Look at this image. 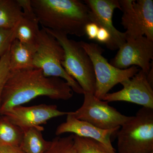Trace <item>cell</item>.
Here are the masks:
<instances>
[{"label": "cell", "mask_w": 153, "mask_h": 153, "mask_svg": "<svg viewBox=\"0 0 153 153\" xmlns=\"http://www.w3.org/2000/svg\"><path fill=\"white\" fill-rule=\"evenodd\" d=\"M68 113L57 109V105L41 104L31 106L14 107L2 115L23 130L41 126L52 119L67 115Z\"/></svg>", "instance_id": "obj_12"}, {"label": "cell", "mask_w": 153, "mask_h": 153, "mask_svg": "<svg viewBox=\"0 0 153 153\" xmlns=\"http://www.w3.org/2000/svg\"><path fill=\"white\" fill-rule=\"evenodd\" d=\"M110 39V34L108 31L104 28L99 27L96 40L100 43L105 44L106 46L109 43Z\"/></svg>", "instance_id": "obj_24"}, {"label": "cell", "mask_w": 153, "mask_h": 153, "mask_svg": "<svg viewBox=\"0 0 153 153\" xmlns=\"http://www.w3.org/2000/svg\"><path fill=\"white\" fill-rule=\"evenodd\" d=\"M82 105L70 114L79 120L89 123L97 127L108 130L120 127L131 117L120 113L108 102L97 98L94 94L84 92Z\"/></svg>", "instance_id": "obj_8"}, {"label": "cell", "mask_w": 153, "mask_h": 153, "mask_svg": "<svg viewBox=\"0 0 153 153\" xmlns=\"http://www.w3.org/2000/svg\"><path fill=\"white\" fill-rule=\"evenodd\" d=\"M99 27L92 22L88 23L85 27V33L90 40H96Z\"/></svg>", "instance_id": "obj_23"}, {"label": "cell", "mask_w": 153, "mask_h": 153, "mask_svg": "<svg viewBox=\"0 0 153 153\" xmlns=\"http://www.w3.org/2000/svg\"><path fill=\"white\" fill-rule=\"evenodd\" d=\"M14 39L13 29H0V57L8 51Z\"/></svg>", "instance_id": "obj_22"}, {"label": "cell", "mask_w": 153, "mask_h": 153, "mask_svg": "<svg viewBox=\"0 0 153 153\" xmlns=\"http://www.w3.org/2000/svg\"><path fill=\"white\" fill-rule=\"evenodd\" d=\"M35 51L17 39H14L9 51L10 71L34 68L33 55Z\"/></svg>", "instance_id": "obj_15"}, {"label": "cell", "mask_w": 153, "mask_h": 153, "mask_svg": "<svg viewBox=\"0 0 153 153\" xmlns=\"http://www.w3.org/2000/svg\"><path fill=\"white\" fill-rule=\"evenodd\" d=\"M117 131L119 153L153 152V109L142 107Z\"/></svg>", "instance_id": "obj_3"}, {"label": "cell", "mask_w": 153, "mask_h": 153, "mask_svg": "<svg viewBox=\"0 0 153 153\" xmlns=\"http://www.w3.org/2000/svg\"><path fill=\"white\" fill-rule=\"evenodd\" d=\"M74 143L76 153H116L93 139L74 135Z\"/></svg>", "instance_id": "obj_19"}, {"label": "cell", "mask_w": 153, "mask_h": 153, "mask_svg": "<svg viewBox=\"0 0 153 153\" xmlns=\"http://www.w3.org/2000/svg\"><path fill=\"white\" fill-rule=\"evenodd\" d=\"M74 135L57 136L51 141L49 149L44 153H76L74 143Z\"/></svg>", "instance_id": "obj_20"}, {"label": "cell", "mask_w": 153, "mask_h": 153, "mask_svg": "<svg viewBox=\"0 0 153 153\" xmlns=\"http://www.w3.org/2000/svg\"><path fill=\"white\" fill-rule=\"evenodd\" d=\"M120 128L108 130L98 128L89 123L77 119L69 111L66 121L57 126L55 134L59 136L62 134L71 133L78 136L93 139L102 143L110 149L115 150L111 143V137Z\"/></svg>", "instance_id": "obj_13"}, {"label": "cell", "mask_w": 153, "mask_h": 153, "mask_svg": "<svg viewBox=\"0 0 153 153\" xmlns=\"http://www.w3.org/2000/svg\"><path fill=\"white\" fill-rule=\"evenodd\" d=\"M23 13L18 0H0V29H13Z\"/></svg>", "instance_id": "obj_17"}, {"label": "cell", "mask_w": 153, "mask_h": 153, "mask_svg": "<svg viewBox=\"0 0 153 153\" xmlns=\"http://www.w3.org/2000/svg\"><path fill=\"white\" fill-rule=\"evenodd\" d=\"M126 40L145 36L153 41L152 0H120Z\"/></svg>", "instance_id": "obj_7"}, {"label": "cell", "mask_w": 153, "mask_h": 153, "mask_svg": "<svg viewBox=\"0 0 153 153\" xmlns=\"http://www.w3.org/2000/svg\"><path fill=\"white\" fill-rule=\"evenodd\" d=\"M0 153H24L20 147L0 144Z\"/></svg>", "instance_id": "obj_25"}, {"label": "cell", "mask_w": 153, "mask_h": 153, "mask_svg": "<svg viewBox=\"0 0 153 153\" xmlns=\"http://www.w3.org/2000/svg\"><path fill=\"white\" fill-rule=\"evenodd\" d=\"M9 51L10 49L1 57H0V107L4 88L10 72Z\"/></svg>", "instance_id": "obj_21"}, {"label": "cell", "mask_w": 153, "mask_h": 153, "mask_svg": "<svg viewBox=\"0 0 153 153\" xmlns=\"http://www.w3.org/2000/svg\"><path fill=\"white\" fill-rule=\"evenodd\" d=\"M42 27L82 37L90 23L89 10L79 0H31Z\"/></svg>", "instance_id": "obj_2"}, {"label": "cell", "mask_w": 153, "mask_h": 153, "mask_svg": "<svg viewBox=\"0 0 153 153\" xmlns=\"http://www.w3.org/2000/svg\"><path fill=\"white\" fill-rule=\"evenodd\" d=\"M23 16L14 28L15 39L36 51L41 29L39 22L31 5V0H18Z\"/></svg>", "instance_id": "obj_14"}, {"label": "cell", "mask_w": 153, "mask_h": 153, "mask_svg": "<svg viewBox=\"0 0 153 153\" xmlns=\"http://www.w3.org/2000/svg\"><path fill=\"white\" fill-rule=\"evenodd\" d=\"M120 84L123 86L121 90L107 94L102 100L108 102H127L153 109V86L148 81L147 74L142 70Z\"/></svg>", "instance_id": "obj_10"}, {"label": "cell", "mask_w": 153, "mask_h": 153, "mask_svg": "<svg viewBox=\"0 0 153 153\" xmlns=\"http://www.w3.org/2000/svg\"><path fill=\"white\" fill-rule=\"evenodd\" d=\"M80 44L90 57L93 64L95 76L94 95L102 100L115 85L131 78L140 69L131 66L126 69L116 68L108 63L102 55L103 49L98 44L80 41Z\"/></svg>", "instance_id": "obj_6"}, {"label": "cell", "mask_w": 153, "mask_h": 153, "mask_svg": "<svg viewBox=\"0 0 153 153\" xmlns=\"http://www.w3.org/2000/svg\"><path fill=\"white\" fill-rule=\"evenodd\" d=\"M64 57L65 52L59 42L42 27L33 55L34 68L41 69L46 76L59 77L64 79L73 91L78 94H83L82 88L67 74L62 66L61 63Z\"/></svg>", "instance_id": "obj_5"}, {"label": "cell", "mask_w": 153, "mask_h": 153, "mask_svg": "<svg viewBox=\"0 0 153 153\" xmlns=\"http://www.w3.org/2000/svg\"><path fill=\"white\" fill-rule=\"evenodd\" d=\"M153 58V41L143 36L126 40L110 63L121 69L136 66L147 74Z\"/></svg>", "instance_id": "obj_9"}, {"label": "cell", "mask_w": 153, "mask_h": 153, "mask_svg": "<svg viewBox=\"0 0 153 153\" xmlns=\"http://www.w3.org/2000/svg\"><path fill=\"white\" fill-rule=\"evenodd\" d=\"M42 126L23 130L24 135L20 147L24 153H44L49 149L51 141L43 137Z\"/></svg>", "instance_id": "obj_16"}, {"label": "cell", "mask_w": 153, "mask_h": 153, "mask_svg": "<svg viewBox=\"0 0 153 153\" xmlns=\"http://www.w3.org/2000/svg\"><path fill=\"white\" fill-rule=\"evenodd\" d=\"M73 91L64 79L46 76L41 69L10 71L2 95L0 114L40 96L68 100L73 96Z\"/></svg>", "instance_id": "obj_1"}, {"label": "cell", "mask_w": 153, "mask_h": 153, "mask_svg": "<svg viewBox=\"0 0 153 153\" xmlns=\"http://www.w3.org/2000/svg\"><path fill=\"white\" fill-rule=\"evenodd\" d=\"M43 28L54 36L63 47L65 57L61 64L65 71L78 83L83 93L94 94L96 81L93 64L80 42L69 39L68 35L64 33Z\"/></svg>", "instance_id": "obj_4"}, {"label": "cell", "mask_w": 153, "mask_h": 153, "mask_svg": "<svg viewBox=\"0 0 153 153\" xmlns=\"http://www.w3.org/2000/svg\"><path fill=\"white\" fill-rule=\"evenodd\" d=\"M24 131L3 115L0 114V144L20 147Z\"/></svg>", "instance_id": "obj_18"}, {"label": "cell", "mask_w": 153, "mask_h": 153, "mask_svg": "<svg viewBox=\"0 0 153 153\" xmlns=\"http://www.w3.org/2000/svg\"><path fill=\"white\" fill-rule=\"evenodd\" d=\"M84 2L89 9L91 22L104 28L110 34V41L107 48L111 50L118 49L126 42L125 33L118 30L113 24L114 10H120L118 0H85Z\"/></svg>", "instance_id": "obj_11"}]
</instances>
